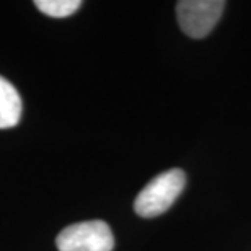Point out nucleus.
I'll return each instance as SVG.
<instances>
[{
	"mask_svg": "<svg viewBox=\"0 0 251 251\" xmlns=\"http://www.w3.org/2000/svg\"><path fill=\"white\" fill-rule=\"evenodd\" d=\"M184 184H186V175L179 168L157 175L135 198L134 210L140 217L147 219L162 215L183 193Z\"/></svg>",
	"mask_w": 251,
	"mask_h": 251,
	"instance_id": "nucleus-1",
	"label": "nucleus"
},
{
	"mask_svg": "<svg viewBox=\"0 0 251 251\" xmlns=\"http://www.w3.org/2000/svg\"><path fill=\"white\" fill-rule=\"evenodd\" d=\"M59 251H113L114 237L103 220H87L65 227L56 238Z\"/></svg>",
	"mask_w": 251,
	"mask_h": 251,
	"instance_id": "nucleus-2",
	"label": "nucleus"
},
{
	"mask_svg": "<svg viewBox=\"0 0 251 251\" xmlns=\"http://www.w3.org/2000/svg\"><path fill=\"white\" fill-rule=\"evenodd\" d=\"M224 8L222 0H181L176 3L178 23L189 38L201 39L214 29Z\"/></svg>",
	"mask_w": 251,
	"mask_h": 251,
	"instance_id": "nucleus-3",
	"label": "nucleus"
},
{
	"mask_svg": "<svg viewBox=\"0 0 251 251\" xmlns=\"http://www.w3.org/2000/svg\"><path fill=\"white\" fill-rule=\"evenodd\" d=\"M22 98L8 80L0 77V129H10L22 118Z\"/></svg>",
	"mask_w": 251,
	"mask_h": 251,
	"instance_id": "nucleus-4",
	"label": "nucleus"
},
{
	"mask_svg": "<svg viewBox=\"0 0 251 251\" xmlns=\"http://www.w3.org/2000/svg\"><path fill=\"white\" fill-rule=\"evenodd\" d=\"M34 5L39 12L52 18H65L74 15L82 7L80 0H36Z\"/></svg>",
	"mask_w": 251,
	"mask_h": 251,
	"instance_id": "nucleus-5",
	"label": "nucleus"
}]
</instances>
